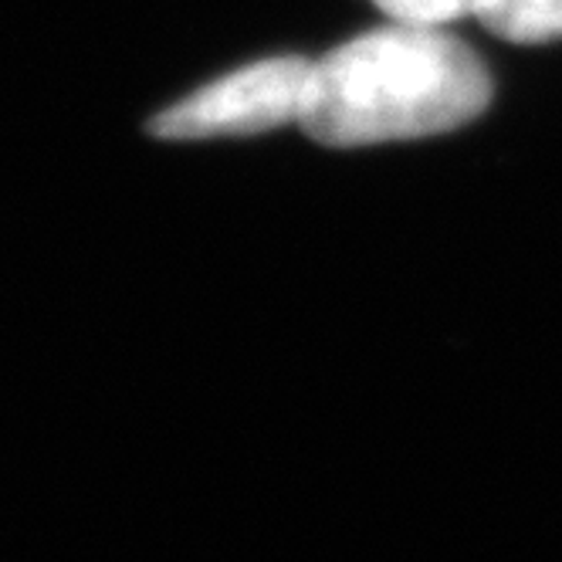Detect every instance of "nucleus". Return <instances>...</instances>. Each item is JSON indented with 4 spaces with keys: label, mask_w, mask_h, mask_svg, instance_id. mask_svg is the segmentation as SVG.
Masks as SVG:
<instances>
[{
    "label": "nucleus",
    "mask_w": 562,
    "mask_h": 562,
    "mask_svg": "<svg viewBox=\"0 0 562 562\" xmlns=\"http://www.w3.org/2000/svg\"><path fill=\"white\" fill-rule=\"evenodd\" d=\"M488 102L492 75L474 48L437 24L396 21L312 61L299 126L352 149L461 130Z\"/></svg>",
    "instance_id": "f257e3e1"
},
{
    "label": "nucleus",
    "mask_w": 562,
    "mask_h": 562,
    "mask_svg": "<svg viewBox=\"0 0 562 562\" xmlns=\"http://www.w3.org/2000/svg\"><path fill=\"white\" fill-rule=\"evenodd\" d=\"M308 68L312 61L305 58H268L237 68L164 109L149 123V133L164 139H214L255 136L299 123Z\"/></svg>",
    "instance_id": "f03ea898"
},
{
    "label": "nucleus",
    "mask_w": 562,
    "mask_h": 562,
    "mask_svg": "<svg viewBox=\"0 0 562 562\" xmlns=\"http://www.w3.org/2000/svg\"><path fill=\"white\" fill-rule=\"evenodd\" d=\"M474 18L515 45L562 42V0H481Z\"/></svg>",
    "instance_id": "7ed1b4c3"
},
{
    "label": "nucleus",
    "mask_w": 562,
    "mask_h": 562,
    "mask_svg": "<svg viewBox=\"0 0 562 562\" xmlns=\"http://www.w3.org/2000/svg\"><path fill=\"white\" fill-rule=\"evenodd\" d=\"M376 4L393 18L407 24H437L445 27L448 21L477 14L481 0H376Z\"/></svg>",
    "instance_id": "20e7f679"
}]
</instances>
